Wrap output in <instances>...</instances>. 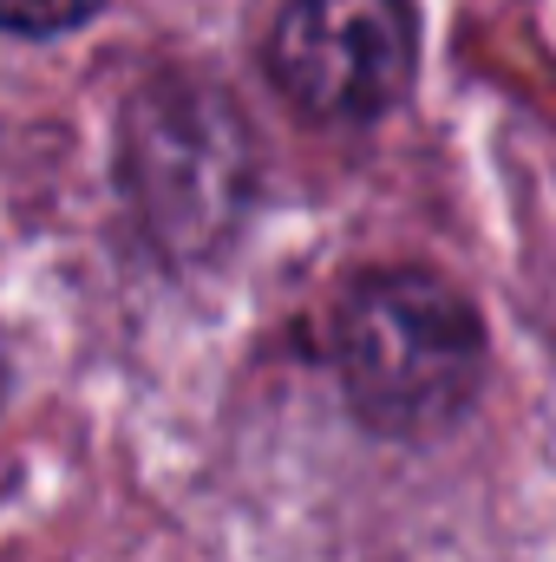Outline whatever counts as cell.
<instances>
[{"label":"cell","mask_w":556,"mask_h":562,"mask_svg":"<svg viewBox=\"0 0 556 562\" xmlns=\"http://www.w3.org/2000/svg\"><path fill=\"white\" fill-rule=\"evenodd\" d=\"M334 367L347 406L374 431L425 438L452 425L485 367V334L471 301L438 276H374L334 314Z\"/></svg>","instance_id":"6da1fadb"},{"label":"cell","mask_w":556,"mask_h":562,"mask_svg":"<svg viewBox=\"0 0 556 562\" xmlns=\"http://www.w3.org/2000/svg\"><path fill=\"white\" fill-rule=\"evenodd\" d=\"M281 99L321 125L387 119L419 72L413 0H288L269 33Z\"/></svg>","instance_id":"7a4b0ae2"},{"label":"cell","mask_w":556,"mask_h":562,"mask_svg":"<svg viewBox=\"0 0 556 562\" xmlns=\"http://www.w3.org/2000/svg\"><path fill=\"white\" fill-rule=\"evenodd\" d=\"M92 13H99V0H0L7 33H66V26H79Z\"/></svg>","instance_id":"3957f363"}]
</instances>
